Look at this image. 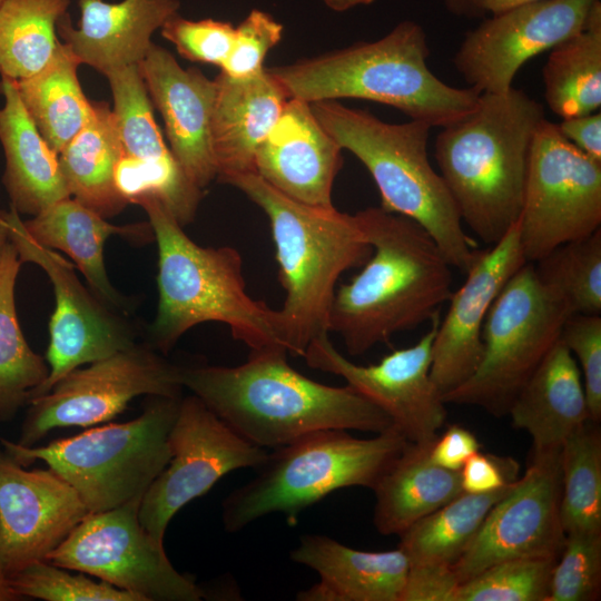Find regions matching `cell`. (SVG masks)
Wrapping results in <instances>:
<instances>
[{
    "mask_svg": "<svg viewBox=\"0 0 601 601\" xmlns=\"http://www.w3.org/2000/svg\"><path fill=\"white\" fill-rule=\"evenodd\" d=\"M160 32L185 59L220 68L233 48L236 28L227 21L190 20L177 13L164 23Z\"/></svg>",
    "mask_w": 601,
    "mask_h": 601,
    "instance_id": "obj_43",
    "label": "cell"
},
{
    "mask_svg": "<svg viewBox=\"0 0 601 601\" xmlns=\"http://www.w3.org/2000/svg\"><path fill=\"white\" fill-rule=\"evenodd\" d=\"M115 181L128 204L155 199L183 227L194 220L204 191L188 179L173 154L156 159L122 155L115 168Z\"/></svg>",
    "mask_w": 601,
    "mask_h": 601,
    "instance_id": "obj_38",
    "label": "cell"
},
{
    "mask_svg": "<svg viewBox=\"0 0 601 601\" xmlns=\"http://www.w3.org/2000/svg\"><path fill=\"white\" fill-rule=\"evenodd\" d=\"M342 147L308 102L289 98L254 158V173L284 196L311 207L334 208L332 188Z\"/></svg>",
    "mask_w": 601,
    "mask_h": 601,
    "instance_id": "obj_22",
    "label": "cell"
},
{
    "mask_svg": "<svg viewBox=\"0 0 601 601\" xmlns=\"http://www.w3.org/2000/svg\"><path fill=\"white\" fill-rule=\"evenodd\" d=\"M540 280L569 307L571 314L601 313V228L558 246L533 263Z\"/></svg>",
    "mask_w": 601,
    "mask_h": 601,
    "instance_id": "obj_37",
    "label": "cell"
},
{
    "mask_svg": "<svg viewBox=\"0 0 601 601\" xmlns=\"http://www.w3.org/2000/svg\"><path fill=\"white\" fill-rule=\"evenodd\" d=\"M140 70L165 122L171 154L188 179L204 190L217 177L211 148L215 81L196 68L184 69L168 50L154 42Z\"/></svg>",
    "mask_w": 601,
    "mask_h": 601,
    "instance_id": "obj_21",
    "label": "cell"
},
{
    "mask_svg": "<svg viewBox=\"0 0 601 601\" xmlns=\"http://www.w3.org/2000/svg\"><path fill=\"white\" fill-rule=\"evenodd\" d=\"M428 57L425 30L404 20L375 41H359L266 70L288 98L308 104L365 99L394 107L432 128H443L469 115L481 93L442 81L431 71Z\"/></svg>",
    "mask_w": 601,
    "mask_h": 601,
    "instance_id": "obj_5",
    "label": "cell"
},
{
    "mask_svg": "<svg viewBox=\"0 0 601 601\" xmlns=\"http://www.w3.org/2000/svg\"><path fill=\"white\" fill-rule=\"evenodd\" d=\"M21 265L8 240L0 248V421L12 420L49 376L48 363L31 349L18 322L14 287Z\"/></svg>",
    "mask_w": 601,
    "mask_h": 601,
    "instance_id": "obj_33",
    "label": "cell"
},
{
    "mask_svg": "<svg viewBox=\"0 0 601 601\" xmlns=\"http://www.w3.org/2000/svg\"><path fill=\"white\" fill-rule=\"evenodd\" d=\"M284 27L269 13L254 9L236 28L233 48L220 71L234 78H247L265 69L268 51L282 39Z\"/></svg>",
    "mask_w": 601,
    "mask_h": 601,
    "instance_id": "obj_45",
    "label": "cell"
},
{
    "mask_svg": "<svg viewBox=\"0 0 601 601\" xmlns=\"http://www.w3.org/2000/svg\"><path fill=\"white\" fill-rule=\"evenodd\" d=\"M0 144L6 159L2 183L11 208L35 216L71 197L58 154L26 111L13 80H0Z\"/></svg>",
    "mask_w": 601,
    "mask_h": 601,
    "instance_id": "obj_27",
    "label": "cell"
},
{
    "mask_svg": "<svg viewBox=\"0 0 601 601\" xmlns=\"http://www.w3.org/2000/svg\"><path fill=\"white\" fill-rule=\"evenodd\" d=\"M519 463L512 457L477 451L460 470L465 493L482 494L501 490L519 477Z\"/></svg>",
    "mask_w": 601,
    "mask_h": 601,
    "instance_id": "obj_46",
    "label": "cell"
},
{
    "mask_svg": "<svg viewBox=\"0 0 601 601\" xmlns=\"http://www.w3.org/2000/svg\"><path fill=\"white\" fill-rule=\"evenodd\" d=\"M444 3L455 16L476 18L484 14L476 0H444Z\"/></svg>",
    "mask_w": 601,
    "mask_h": 601,
    "instance_id": "obj_50",
    "label": "cell"
},
{
    "mask_svg": "<svg viewBox=\"0 0 601 601\" xmlns=\"http://www.w3.org/2000/svg\"><path fill=\"white\" fill-rule=\"evenodd\" d=\"M560 450H532L523 476L493 505L452 565L460 583L505 560L559 556L565 539L560 514Z\"/></svg>",
    "mask_w": 601,
    "mask_h": 601,
    "instance_id": "obj_16",
    "label": "cell"
},
{
    "mask_svg": "<svg viewBox=\"0 0 601 601\" xmlns=\"http://www.w3.org/2000/svg\"><path fill=\"white\" fill-rule=\"evenodd\" d=\"M540 102L512 87L481 93L465 117L441 128L434 158L461 220L486 245L519 220Z\"/></svg>",
    "mask_w": 601,
    "mask_h": 601,
    "instance_id": "obj_3",
    "label": "cell"
},
{
    "mask_svg": "<svg viewBox=\"0 0 601 601\" xmlns=\"http://www.w3.org/2000/svg\"><path fill=\"white\" fill-rule=\"evenodd\" d=\"M136 418L108 423L46 446H23L0 437L4 451L23 466L37 460L78 493L88 512L118 508L142 496L168 464L170 428L181 397L150 396Z\"/></svg>",
    "mask_w": 601,
    "mask_h": 601,
    "instance_id": "obj_9",
    "label": "cell"
},
{
    "mask_svg": "<svg viewBox=\"0 0 601 601\" xmlns=\"http://www.w3.org/2000/svg\"><path fill=\"white\" fill-rule=\"evenodd\" d=\"M138 205L148 216L158 247V304L146 343L166 355L190 328L217 322L250 351H285L276 335L275 309L246 290L236 248L200 246L157 200Z\"/></svg>",
    "mask_w": 601,
    "mask_h": 601,
    "instance_id": "obj_6",
    "label": "cell"
},
{
    "mask_svg": "<svg viewBox=\"0 0 601 601\" xmlns=\"http://www.w3.org/2000/svg\"><path fill=\"white\" fill-rule=\"evenodd\" d=\"M482 494L461 493L400 535L411 565L452 566L472 541L493 505L513 486Z\"/></svg>",
    "mask_w": 601,
    "mask_h": 601,
    "instance_id": "obj_34",
    "label": "cell"
},
{
    "mask_svg": "<svg viewBox=\"0 0 601 601\" xmlns=\"http://www.w3.org/2000/svg\"><path fill=\"white\" fill-rule=\"evenodd\" d=\"M141 497L89 512L46 560L131 592L141 601L200 600L201 588L173 566L164 544L141 525Z\"/></svg>",
    "mask_w": 601,
    "mask_h": 601,
    "instance_id": "obj_13",
    "label": "cell"
},
{
    "mask_svg": "<svg viewBox=\"0 0 601 601\" xmlns=\"http://www.w3.org/2000/svg\"><path fill=\"white\" fill-rule=\"evenodd\" d=\"M592 421L560 450L562 528L566 533L601 532V432Z\"/></svg>",
    "mask_w": 601,
    "mask_h": 601,
    "instance_id": "obj_36",
    "label": "cell"
},
{
    "mask_svg": "<svg viewBox=\"0 0 601 601\" xmlns=\"http://www.w3.org/2000/svg\"><path fill=\"white\" fill-rule=\"evenodd\" d=\"M558 125L561 135L587 156L601 161L600 110L563 118Z\"/></svg>",
    "mask_w": 601,
    "mask_h": 601,
    "instance_id": "obj_49",
    "label": "cell"
},
{
    "mask_svg": "<svg viewBox=\"0 0 601 601\" xmlns=\"http://www.w3.org/2000/svg\"><path fill=\"white\" fill-rule=\"evenodd\" d=\"M122 155L115 116L106 101H92L89 120L58 154L70 195L106 219L128 205L115 181Z\"/></svg>",
    "mask_w": 601,
    "mask_h": 601,
    "instance_id": "obj_30",
    "label": "cell"
},
{
    "mask_svg": "<svg viewBox=\"0 0 601 601\" xmlns=\"http://www.w3.org/2000/svg\"><path fill=\"white\" fill-rule=\"evenodd\" d=\"M13 592L46 601H141L136 594L85 574H71L51 562L38 561L8 579Z\"/></svg>",
    "mask_w": 601,
    "mask_h": 601,
    "instance_id": "obj_41",
    "label": "cell"
},
{
    "mask_svg": "<svg viewBox=\"0 0 601 601\" xmlns=\"http://www.w3.org/2000/svg\"><path fill=\"white\" fill-rule=\"evenodd\" d=\"M286 356L283 349L269 348L250 351L237 366H181V385L239 435L264 449L323 430L377 434L395 427L384 411L351 386L308 378Z\"/></svg>",
    "mask_w": 601,
    "mask_h": 601,
    "instance_id": "obj_1",
    "label": "cell"
},
{
    "mask_svg": "<svg viewBox=\"0 0 601 601\" xmlns=\"http://www.w3.org/2000/svg\"><path fill=\"white\" fill-rule=\"evenodd\" d=\"M0 2H1V0H0Z\"/></svg>",
    "mask_w": 601,
    "mask_h": 601,
    "instance_id": "obj_54",
    "label": "cell"
},
{
    "mask_svg": "<svg viewBox=\"0 0 601 601\" xmlns=\"http://www.w3.org/2000/svg\"><path fill=\"white\" fill-rule=\"evenodd\" d=\"M211 112V148L217 179L254 173L257 148L269 134L289 99L266 70L247 78L220 71Z\"/></svg>",
    "mask_w": 601,
    "mask_h": 601,
    "instance_id": "obj_25",
    "label": "cell"
},
{
    "mask_svg": "<svg viewBox=\"0 0 601 601\" xmlns=\"http://www.w3.org/2000/svg\"><path fill=\"white\" fill-rule=\"evenodd\" d=\"M180 367L146 342L77 367L28 403L17 443L33 446L53 428L108 422L140 395L181 397Z\"/></svg>",
    "mask_w": 601,
    "mask_h": 601,
    "instance_id": "obj_12",
    "label": "cell"
},
{
    "mask_svg": "<svg viewBox=\"0 0 601 601\" xmlns=\"http://www.w3.org/2000/svg\"><path fill=\"white\" fill-rule=\"evenodd\" d=\"M71 0H1L0 75L20 81L38 73L53 57L57 24Z\"/></svg>",
    "mask_w": 601,
    "mask_h": 601,
    "instance_id": "obj_35",
    "label": "cell"
},
{
    "mask_svg": "<svg viewBox=\"0 0 601 601\" xmlns=\"http://www.w3.org/2000/svg\"><path fill=\"white\" fill-rule=\"evenodd\" d=\"M2 214L8 224L9 240L20 260L43 269L56 297L46 353L49 376L32 394L33 400L49 392L61 377L80 365L132 346L139 332L129 315L110 307L80 282L70 262L37 243L13 208Z\"/></svg>",
    "mask_w": 601,
    "mask_h": 601,
    "instance_id": "obj_14",
    "label": "cell"
},
{
    "mask_svg": "<svg viewBox=\"0 0 601 601\" xmlns=\"http://www.w3.org/2000/svg\"><path fill=\"white\" fill-rule=\"evenodd\" d=\"M324 129L368 170L381 208L418 223L452 267L465 274L476 244L465 233L455 203L427 155L432 127L420 120L390 124L336 100L309 104Z\"/></svg>",
    "mask_w": 601,
    "mask_h": 601,
    "instance_id": "obj_7",
    "label": "cell"
},
{
    "mask_svg": "<svg viewBox=\"0 0 601 601\" xmlns=\"http://www.w3.org/2000/svg\"><path fill=\"white\" fill-rule=\"evenodd\" d=\"M597 0H539L497 14L465 33L453 65L480 93H505L520 68L585 26Z\"/></svg>",
    "mask_w": 601,
    "mask_h": 601,
    "instance_id": "obj_18",
    "label": "cell"
},
{
    "mask_svg": "<svg viewBox=\"0 0 601 601\" xmlns=\"http://www.w3.org/2000/svg\"><path fill=\"white\" fill-rule=\"evenodd\" d=\"M526 263L519 220L496 244L477 250L465 282L453 292L432 346L431 378L443 396L464 383L480 363L486 315L511 276Z\"/></svg>",
    "mask_w": 601,
    "mask_h": 601,
    "instance_id": "obj_20",
    "label": "cell"
},
{
    "mask_svg": "<svg viewBox=\"0 0 601 601\" xmlns=\"http://www.w3.org/2000/svg\"><path fill=\"white\" fill-rule=\"evenodd\" d=\"M560 339L580 363L590 420L599 423L601 420L600 315H570L563 325Z\"/></svg>",
    "mask_w": 601,
    "mask_h": 601,
    "instance_id": "obj_44",
    "label": "cell"
},
{
    "mask_svg": "<svg viewBox=\"0 0 601 601\" xmlns=\"http://www.w3.org/2000/svg\"><path fill=\"white\" fill-rule=\"evenodd\" d=\"M20 598L10 588L8 581L0 575V601H14Z\"/></svg>",
    "mask_w": 601,
    "mask_h": 601,
    "instance_id": "obj_52",
    "label": "cell"
},
{
    "mask_svg": "<svg viewBox=\"0 0 601 601\" xmlns=\"http://www.w3.org/2000/svg\"><path fill=\"white\" fill-rule=\"evenodd\" d=\"M354 215L372 254L336 289L328 329L349 355L359 356L431 321L453 290L452 266L418 223L381 207Z\"/></svg>",
    "mask_w": 601,
    "mask_h": 601,
    "instance_id": "obj_2",
    "label": "cell"
},
{
    "mask_svg": "<svg viewBox=\"0 0 601 601\" xmlns=\"http://www.w3.org/2000/svg\"><path fill=\"white\" fill-rule=\"evenodd\" d=\"M0 451V575L45 561L89 513L76 490L49 470H26Z\"/></svg>",
    "mask_w": 601,
    "mask_h": 601,
    "instance_id": "obj_19",
    "label": "cell"
},
{
    "mask_svg": "<svg viewBox=\"0 0 601 601\" xmlns=\"http://www.w3.org/2000/svg\"><path fill=\"white\" fill-rule=\"evenodd\" d=\"M460 582L447 565H410L400 601H454Z\"/></svg>",
    "mask_w": 601,
    "mask_h": 601,
    "instance_id": "obj_47",
    "label": "cell"
},
{
    "mask_svg": "<svg viewBox=\"0 0 601 601\" xmlns=\"http://www.w3.org/2000/svg\"><path fill=\"white\" fill-rule=\"evenodd\" d=\"M542 79L546 105L561 119L600 110V0L592 6L582 30L550 49Z\"/></svg>",
    "mask_w": 601,
    "mask_h": 601,
    "instance_id": "obj_32",
    "label": "cell"
},
{
    "mask_svg": "<svg viewBox=\"0 0 601 601\" xmlns=\"http://www.w3.org/2000/svg\"><path fill=\"white\" fill-rule=\"evenodd\" d=\"M23 226L40 245L67 254L101 300L126 315L134 312L136 302L115 288L108 278L105 243L112 235L140 244L150 243L155 235L149 221L114 225L68 197L24 220Z\"/></svg>",
    "mask_w": 601,
    "mask_h": 601,
    "instance_id": "obj_26",
    "label": "cell"
},
{
    "mask_svg": "<svg viewBox=\"0 0 601 601\" xmlns=\"http://www.w3.org/2000/svg\"><path fill=\"white\" fill-rule=\"evenodd\" d=\"M239 189L268 217L276 249L279 282L286 296L275 309L280 346L304 357L308 345L329 334V312L339 276L363 265L372 246L355 215L297 203L255 173L220 180Z\"/></svg>",
    "mask_w": 601,
    "mask_h": 601,
    "instance_id": "obj_4",
    "label": "cell"
},
{
    "mask_svg": "<svg viewBox=\"0 0 601 601\" xmlns=\"http://www.w3.org/2000/svg\"><path fill=\"white\" fill-rule=\"evenodd\" d=\"M600 225L601 161L579 150L544 118L532 142L519 217L526 263L591 235Z\"/></svg>",
    "mask_w": 601,
    "mask_h": 601,
    "instance_id": "obj_11",
    "label": "cell"
},
{
    "mask_svg": "<svg viewBox=\"0 0 601 601\" xmlns=\"http://www.w3.org/2000/svg\"><path fill=\"white\" fill-rule=\"evenodd\" d=\"M105 77L112 93V112L124 155L137 159H156L170 155L154 118L140 63L116 69Z\"/></svg>",
    "mask_w": 601,
    "mask_h": 601,
    "instance_id": "obj_39",
    "label": "cell"
},
{
    "mask_svg": "<svg viewBox=\"0 0 601 601\" xmlns=\"http://www.w3.org/2000/svg\"><path fill=\"white\" fill-rule=\"evenodd\" d=\"M481 443L470 430L452 424L430 446V460L446 470L460 471L466 460L480 451Z\"/></svg>",
    "mask_w": 601,
    "mask_h": 601,
    "instance_id": "obj_48",
    "label": "cell"
},
{
    "mask_svg": "<svg viewBox=\"0 0 601 601\" xmlns=\"http://www.w3.org/2000/svg\"><path fill=\"white\" fill-rule=\"evenodd\" d=\"M168 443L170 460L144 493L138 512L145 530L162 544L170 520L181 508L227 473L257 469L268 455L194 394L180 398Z\"/></svg>",
    "mask_w": 601,
    "mask_h": 601,
    "instance_id": "obj_15",
    "label": "cell"
},
{
    "mask_svg": "<svg viewBox=\"0 0 601 601\" xmlns=\"http://www.w3.org/2000/svg\"><path fill=\"white\" fill-rule=\"evenodd\" d=\"M558 558L505 560L461 582L454 601H546Z\"/></svg>",
    "mask_w": 601,
    "mask_h": 601,
    "instance_id": "obj_40",
    "label": "cell"
},
{
    "mask_svg": "<svg viewBox=\"0 0 601 601\" xmlns=\"http://www.w3.org/2000/svg\"><path fill=\"white\" fill-rule=\"evenodd\" d=\"M512 425L532 439L533 451L560 449L590 420L581 373L559 339L512 402Z\"/></svg>",
    "mask_w": 601,
    "mask_h": 601,
    "instance_id": "obj_28",
    "label": "cell"
},
{
    "mask_svg": "<svg viewBox=\"0 0 601 601\" xmlns=\"http://www.w3.org/2000/svg\"><path fill=\"white\" fill-rule=\"evenodd\" d=\"M79 66L69 47L60 40L42 70L14 81L26 111L57 154L91 116L92 101L81 88L77 72Z\"/></svg>",
    "mask_w": 601,
    "mask_h": 601,
    "instance_id": "obj_31",
    "label": "cell"
},
{
    "mask_svg": "<svg viewBox=\"0 0 601 601\" xmlns=\"http://www.w3.org/2000/svg\"><path fill=\"white\" fill-rule=\"evenodd\" d=\"M432 441L408 442L373 487V522L381 534L401 535L463 493L460 471L443 469L430 460Z\"/></svg>",
    "mask_w": 601,
    "mask_h": 601,
    "instance_id": "obj_29",
    "label": "cell"
},
{
    "mask_svg": "<svg viewBox=\"0 0 601 601\" xmlns=\"http://www.w3.org/2000/svg\"><path fill=\"white\" fill-rule=\"evenodd\" d=\"M572 315L566 304L525 263L494 299L482 328L483 352L473 374L442 396L445 404L509 413L515 396L560 339Z\"/></svg>",
    "mask_w": 601,
    "mask_h": 601,
    "instance_id": "obj_10",
    "label": "cell"
},
{
    "mask_svg": "<svg viewBox=\"0 0 601 601\" xmlns=\"http://www.w3.org/2000/svg\"><path fill=\"white\" fill-rule=\"evenodd\" d=\"M80 19L75 28L69 13L57 24V33L80 65L104 76L130 65H139L152 33L180 8L179 0H78Z\"/></svg>",
    "mask_w": 601,
    "mask_h": 601,
    "instance_id": "obj_23",
    "label": "cell"
},
{
    "mask_svg": "<svg viewBox=\"0 0 601 601\" xmlns=\"http://www.w3.org/2000/svg\"><path fill=\"white\" fill-rule=\"evenodd\" d=\"M9 240L8 224L0 211V248Z\"/></svg>",
    "mask_w": 601,
    "mask_h": 601,
    "instance_id": "obj_53",
    "label": "cell"
},
{
    "mask_svg": "<svg viewBox=\"0 0 601 601\" xmlns=\"http://www.w3.org/2000/svg\"><path fill=\"white\" fill-rule=\"evenodd\" d=\"M440 312L430 329L414 345L393 351L378 363L355 364L331 342L328 335L313 341L304 355L307 365L334 374L384 411L410 442H428L437 436L447 413L441 393L431 378L433 341Z\"/></svg>",
    "mask_w": 601,
    "mask_h": 601,
    "instance_id": "obj_17",
    "label": "cell"
},
{
    "mask_svg": "<svg viewBox=\"0 0 601 601\" xmlns=\"http://www.w3.org/2000/svg\"><path fill=\"white\" fill-rule=\"evenodd\" d=\"M601 592V532L566 533L546 601H594Z\"/></svg>",
    "mask_w": 601,
    "mask_h": 601,
    "instance_id": "obj_42",
    "label": "cell"
},
{
    "mask_svg": "<svg viewBox=\"0 0 601 601\" xmlns=\"http://www.w3.org/2000/svg\"><path fill=\"white\" fill-rule=\"evenodd\" d=\"M410 441L393 427L370 439L344 430L304 435L268 453L258 474L223 502V523L237 532L274 512L289 519L329 493L349 486L373 490Z\"/></svg>",
    "mask_w": 601,
    "mask_h": 601,
    "instance_id": "obj_8",
    "label": "cell"
},
{
    "mask_svg": "<svg viewBox=\"0 0 601 601\" xmlns=\"http://www.w3.org/2000/svg\"><path fill=\"white\" fill-rule=\"evenodd\" d=\"M290 559L321 578L297 594L302 601H400L411 565L400 548L361 551L321 534L300 536Z\"/></svg>",
    "mask_w": 601,
    "mask_h": 601,
    "instance_id": "obj_24",
    "label": "cell"
},
{
    "mask_svg": "<svg viewBox=\"0 0 601 601\" xmlns=\"http://www.w3.org/2000/svg\"><path fill=\"white\" fill-rule=\"evenodd\" d=\"M479 7L485 12L491 14H497L500 12L506 11L509 9L522 6L525 3L539 1V0H476Z\"/></svg>",
    "mask_w": 601,
    "mask_h": 601,
    "instance_id": "obj_51",
    "label": "cell"
}]
</instances>
